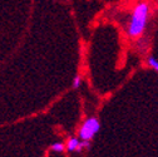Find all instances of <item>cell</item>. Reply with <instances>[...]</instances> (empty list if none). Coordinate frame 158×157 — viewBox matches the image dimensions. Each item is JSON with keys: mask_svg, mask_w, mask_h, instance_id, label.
<instances>
[{"mask_svg": "<svg viewBox=\"0 0 158 157\" xmlns=\"http://www.w3.org/2000/svg\"><path fill=\"white\" fill-rule=\"evenodd\" d=\"M149 13L151 8L147 2H139L134 5L126 27V33L128 38L139 39L144 34L149 20Z\"/></svg>", "mask_w": 158, "mask_h": 157, "instance_id": "1", "label": "cell"}, {"mask_svg": "<svg viewBox=\"0 0 158 157\" xmlns=\"http://www.w3.org/2000/svg\"><path fill=\"white\" fill-rule=\"evenodd\" d=\"M147 64H148L152 69H154L156 72H158V61L156 59V58H153L152 55L147 57Z\"/></svg>", "mask_w": 158, "mask_h": 157, "instance_id": "5", "label": "cell"}, {"mask_svg": "<svg viewBox=\"0 0 158 157\" xmlns=\"http://www.w3.org/2000/svg\"><path fill=\"white\" fill-rule=\"evenodd\" d=\"M65 148L68 152H81L83 151V147H82V140L79 138L78 136H73V137H69L65 142Z\"/></svg>", "mask_w": 158, "mask_h": 157, "instance_id": "3", "label": "cell"}, {"mask_svg": "<svg viewBox=\"0 0 158 157\" xmlns=\"http://www.w3.org/2000/svg\"><path fill=\"white\" fill-rule=\"evenodd\" d=\"M81 86H82V77L77 74V75L73 78V81H72V88H73V89H78Z\"/></svg>", "mask_w": 158, "mask_h": 157, "instance_id": "6", "label": "cell"}, {"mask_svg": "<svg viewBox=\"0 0 158 157\" xmlns=\"http://www.w3.org/2000/svg\"><path fill=\"white\" fill-rule=\"evenodd\" d=\"M82 147H83V150L90 148V141H82Z\"/></svg>", "mask_w": 158, "mask_h": 157, "instance_id": "7", "label": "cell"}, {"mask_svg": "<svg viewBox=\"0 0 158 157\" xmlns=\"http://www.w3.org/2000/svg\"><path fill=\"white\" fill-rule=\"evenodd\" d=\"M101 129V121L98 117L95 116H90L88 118H85L83 121V123L81 125V127L78 128L77 136L81 138L82 141H93L94 137L97 136V133Z\"/></svg>", "mask_w": 158, "mask_h": 157, "instance_id": "2", "label": "cell"}, {"mask_svg": "<svg viewBox=\"0 0 158 157\" xmlns=\"http://www.w3.org/2000/svg\"><path fill=\"white\" fill-rule=\"evenodd\" d=\"M50 151H52V152H55V153H62V152L67 151L65 143H63V142H60V141L54 142V143L50 145Z\"/></svg>", "mask_w": 158, "mask_h": 157, "instance_id": "4", "label": "cell"}]
</instances>
